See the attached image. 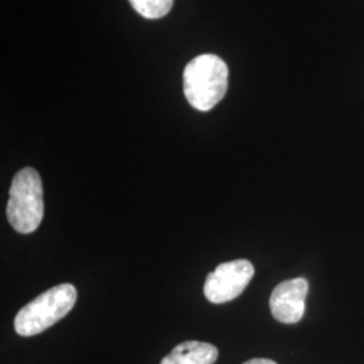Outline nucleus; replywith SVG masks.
Masks as SVG:
<instances>
[{"mask_svg":"<svg viewBox=\"0 0 364 364\" xmlns=\"http://www.w3.org/2000/svg\"><path fill=\"white\" fill-rule=\"evenodd\" d=\"M228 66L215 54H201L183 70V93L196 109L207 112L219 105L228 90Z\"/></svg>","mask_w":364,"mask_h":364,"instance_id":"f257e3e1","label":"nucleus"},{"mask_svg":"<svg viewBox=\"0 0 364 364\" xmlns=\"http://www.w3.org/2000/svg\"><path fill=\"white\" fill-rule=\"evenodd\" d=\"M77 299V290L70 284H61L43 291L28 302L15 317L14 328L19 336L30 338L42 333L70 312Z\"/></svg>","mask_w":364,"mask_h":364,"instance_id":"f03ea898","label":"nucleus"},{"mask_svg":"<svg viewBox=\"0 0 364 364\" xmlns=\"http://www.w3.org/2000/svg\"><path fill=\"white\" fill-rule=\"evenodd\" d=\"M43 218V189L38 171L19 170L14 176L7 204V219L21 234L34 232Z\"/></svg>","mask_w":364,"mask_h":364,"instance_id":"7ed1b4c3","label":"nucleus"},{"mask_svg":"<svg viewBox=\"0 0 364 364\" xmlns=\"http://www.w3.org/2000/svg\"><path fill=\"white\" fill-rule=\"evenodd\" d=\"M255 274L247 259L231 260L219 264L208 274L204 284V296L212 304H225L239 297Z\"/></svg>","mask_w":364,"mask_h":364,"instance_id":"20e7f679","label":"nucleus"},{"mask_svg":"<svg viewBox=\"0 0 364 364\" xmlns=\"http://www.w3.org/2000/svg\"><path fill=\"white\" fill-rule=\"evenodd\" d=\"M308 291L309 284L305 278L281 282L270 297V311L274 318L282 324H297L305 314Z\"/></svg>","mask_w":364,"mask_h":364,"instance_id":"39448f33","label":"nucleus"},{"mask_svg":"<svg viewBox=\"0 0 364 364\" xmlns=\"http://www.w3.org/2000/svg\"><path fill=\"white\" fill-rule=\"evenodd\" d=\"M219 358L215 346L203 341H185L174 347L161 364H213Z\"/></svg>","mask_w":364,"mask_h":364,"instance_id":"423d86ee","label":"nucleus"},{"mask_svg":"<svg viewBox=\"0 0 364 364\" xmlns=\"http://www.w3.org/2000/svg\"><path fill=\"white\" fill-rule=\"evenodd\" d=\"M134 10L146 19H159L168 15L174 0H129Z\"/></svg>","mask_w":364,"mask_h":364,"instance_id":"0eeeda50","label":"nucleus"},{"mask_svg":"<svg viewBox=\"0 0 364 364\" xmlns=\"http://www.w3.org/2000/svg\"><path fill=\"white\" fill-rule=\"evenodd\" d=\"M243 364H277L270 359H250L246 363Z\"/></svg>","mask_w":364,"mask_h":364,"instance_id":"6e6552de","label":"nucleus"}]
</instances>
